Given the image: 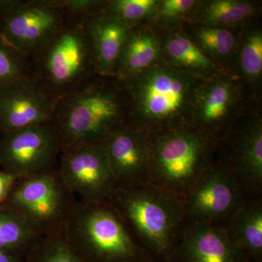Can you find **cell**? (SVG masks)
Segmentation results:
<instances>
[{"instance_id": "cell-14", "label": "cell", "mask_w": 262, "mask_h": 262, "mask_svg": "<svg viewBox=\"0 0 262 262\" xmlns=\"http://www.w3.org/2000/svg\"><path fill=\"white\" fill-rule=\"evenodd\" d=\"M174 262H252L229 239L225 227L186 222Z\"/></svg>"}, {"instance_id": "cell-6", "label": "cell", "mask_w": 262, "mask_h": 262, "mask_svg": "<svg viewBox=\"0 0 262 262\" xmlns=\"http://www.w3.org/2000/svg\"><path fill=\"white\" fill-rule=\"evenodd\" d=\"M121 80L128 98L129 126L151 136L170 130L169 124L187 106L191 94L189 78L173 70H145Z\"/></svg>"}, {"instance_id": "cell-13", "label": "cell", "mask_w": 262, "mask_h": 262, "mask_svg": "<svg viewBox=\"0 0 262 262\" xmlns=\"http://www.w3.org/2000/svg\"><path fill=\"white\" fill-rule=\"evenodd\" d=\"M101 146L117 187L150 182L151 140L145 133L128 125L122 127L108 136Z\"/></svg>"}, {"instance_id": "cell-15", "label": "cell", "mask_w": 262, "mask_h": 262, "mask_svg": "<svg viewBox=\"0 0 262 262\" xmlns=\"http://www.w3.org/2000/svg\"><path fill=\"white\" fill-rule=\"evenodd\" d=\"M225 160L220 161L234 176L246 198L262 196V127L253 122L234 133Z\"/></svg>"}, {"instance_id": "cell-33", "label": "cell", "mask_w": 262, "mask_h": 262, "mask_svg": "<svg viewBox=\"0 0 262 262\" xmlns=\"http://www.w3.org/2000/svg\"><path fill=\"white\" fill-rule=\"evenodd\" d=\"M0 134H3V127H2L1 120H0Z\"/></svg>"}, {"instance_id": "cell-2", "label": "cell", "mask_w": 262, "mask_h": 262, "mask_svg": "<svg viewBox=\"0 0 262 262\" xmlns=\"http://www.w3.org/2000/svg\"><path fill=\"white\" fill-rule=\"evenodd\" d=\"M153 262H174L186 225L182 202L151 183L118 187L108 202Z\"/></svg>"}, {"instance_id": "cell-10", "label": "cell", "mask_w": 262, "mask_h": 262, "mask_svg": "<svg viewBox=\"0 0 262 262\" xmlns=\"http://www.w3.org/2000/svg\"><path fill=\"white\" fill-rule=\"evenodd\" d=\"M67 18L60 0H15L0 19V36L31 58Z\"/></svg>"}, {"instance_id": "cell-1", "label": "cell", "mask_w": 262, "mask_h": 262, "mask_svg": "<svg viewBox=\"0 0 262 262\" xmlns=\"http://www.w3.org/2000/svg\"><path fill=\"white\" fill-rule=\"evenodd\" d=\"M110 77L96 75L58 99L51 122L61 136L63 147L101 145L117 129L128 125V98L123 82L112 83Z\"/></svg>"}, {"instance_id": "cell-28", "label": "cell", "mask_w": 262, "mask_h": 262, "mask_svg": "<svg viewBox=\"0 0 262 262\" xmlns=\"http://www.w3.org/2000/svg\"><path fill=\"white\" fill-rule=\"evenodd\" d=\"M60 3L67 17L82 18L103 13L106 5L98 0H60Z\"/></svg>"}, {"instance_id": "cell-31", "label": "cell", "mask_w": 262, "mask_h": 262, "mask_svg": "<svg viewBox=\"0 0 262 262\" xmlns=\"http://www.w3.org/2000/svg\"><path fill=\"white\" fill-rule=\"evenodd\" d=\"M0 262H26L25 258L0 251Z\"/></svg>"}, {"instance_id": "cell-7", "label": "cell", "mask_w": 262, "mask_h": 262, "mask_svg": "<svg viewBox=\"0 0 262 262\" xmlns=\"http://www.w3.org/2000/svg\"><path fill=\"white\" fill-rule=\"evenodd\" d=\"M77 198L56 168L15 181L5 206L9 207L41 237L61 235Z\"/></svg>"}, {"instance_id": "cell-4", "label": "cell", "mask_w": 262, "mask_h": 262, "mask_svg": "<svg viewBox=\"0 0 262 262\" xmlns=\"http://www.w3.org/2000/svg\"><path fill=\"white\" fill-rule=\"evenodd\" d=\"M86 18L67 17L46 46L29 58L33 78L57 98L98 75Z\"/></svg>"}, {"instance_id": "cell-18", "label": "cell", "mask_w": 262, "mask_h": 262, "mask_svg": "<svg viewBox=\"0 0 262 262\" xmlns=\"http://www.w3.org/2000/svg\"><path fill=\"white\" fill-rule=\"evenodd\" d=\"M233 98V88L230 82L218 80L208 84L196 100L194 129L214 139L213 136L222 128L228 116Z\"/></svg>"}, {"instance_id": "cell-20", "label": "cell", "mask_w": 262, "mask_h": 262, "mask_svg": "<svg viewBox=\"0 0 262 262\" xmlns=\"http://www.w3.org/2000/svg\"><path fill=\"white\" fill-rule=\"evenodd\" d=\"M41 237L16 212L0 205V251L25 258Z\"/></svg>"}, {"instance_id": "cell-32", "label": "cell", "mask_w": 262, "mask_h": 262, "mask_svg": "<svg viewBox=\"0 0 262 262\" xmlns=\"http://www.w3.org/2000/svg\"><path fill=\"white\" fill-rule=\"evenodd\" d=\"M15 0H0V19L10 9Z\"/></svg>"}, {"instance_id": "cell-27", "label": "cell", "mask_w": 262, "mask_h": 262, "mask_svg": "<svg viewBox=\"0 0 262 262\" xmlns=\"http://www.w3.org/2000/svg\"><path fill=\"white\" fill-rule=\"evenodd\" d=\"M241 64L245 75L257 78L262 71V36L259 32L250 34L243 46Z\"/></svg>"}, {"instance_id": "cell-30", "label": "cell", "mask_w": 262, "mask_h": 262, "mask_svg": "<svg viewBox=\"0 0 262 262\" xmlns=\"http://www.w3.org/2000/svg\"><path fill=\"white\" fill-rule=\"evenodd\" d=\"M16 180L11 174L0 169V205L4 204L8 199Z\"/></svg>"}, {"instance_id": "cell-5", "label": "cell", "mask_w": 262, "mask_h": 262, "mask_svg": "<svg viewBox=\"0 0 262 262\" xmlns=\"http://www.w3.org/2000/svg\"><path fill=\"white\" fill-rule=\"evenodd\" d=\"M150 183L182 201L211 163L215 141L195 129H173L150 136Z\"/></svg>"}, {"instance_id": "cell-11", "label": "cell", "mask_w": 262, "mask_h": 262, "mask_svg": "<svg viewBox=\"0 0 262 262\" xmlns=\"http://www.w3.org/2000/svg\"><path fill=\"white\" fill-rule=\"evenodd\" d=\"M56 169L78 201L108 203L118 187L101 145L63 146Z\"/></svg>"}, {"instance_id": "cell-8", "label": "cell", "mask_w": 262, "mask_h": 262, "mask_svg": "<svg viewBox=\"0 0 262 262\" xmlns=\"http://www.w3.org/2000/svg\"><path fill=\"white\" fill-rule=\"evenodd\" d=\"M246 199L234 176L220 161H214L182 200L186 222L226 227Z\"/></svg>"}, {"instance_id": "cell-16", "label": "cell", "mask_w": 262, "mask_h": 262, "mask_svg": "<svg viewBox=\"0 0 262 262\" xmlns=\"http://www.w3.org/2000/svg\"><path fill=\"white\" fill-rule=\"evenodd\" d=\"M98 74L114 76L131 27L120 19L103 13L86 18Z\"/></svg>"}, {"instance_id": "cell-21", "label": "cell", "mask_w": 262, "mask_h": 262, "mask_svg": "<svg viewBox=\"0 0 262 262\" xmlns=\"http://www.w3.org/2000/svg\"><path fill=\"white\" fill-rule=\"evenodd\" d=\"M252 5L246 2L216 0L205 7L201 22L208 27H224L243 21L252 14Z\"/></svg>"}, {"instance_id": "cell-29", "label": "cell", "mask_w": 262, "mask_h": 262, "mask_svg": "<svg viewBox=\"0 0 262 262\" xmlns=\"http://www.w3.org/2000/svg\"><path fill=\"white\" fill-rule=\"evenodd\" d=\"M195 3L194 0H166L160 8V15L167 18H177L192 9Z\"/></svg>"}, {"instance_id": "cell-19", "label": "cell", "mask_w": 262, "mask_h": 262, "mask_svg": "<svg viewBox=\"0 0 262 262\" xmlns=\"http://www.w3.org/2000/svg\"><path fill=\"white\" fill-rule=\"evenodd\" d=\"M159 51L156 38L144 32L130 29L116 67L115 77L120 80L130 77L146 70Z\"/></svg>"}, {"instance_id": "cell-3", "label": "cell", "mask_w": 262, "mask_h": 262, "mask_svg": "<svg viewBox=\"0 0 262 262\" xmlns=\"http://www.w3.org/2000/svg\"><path fill=\"white\" fill-rule=\"evenodd\" d=\"M61 236L82 262H153L108 202H77Z\"/></svg>"}, {"instance_id": "cell-25", "label": "cell", "mask_w": 262, "mask_h": 262, "mask_svg": "<svg viewBox=\"0 0 262 262\" xmlns=\"http://www.w3.org/2000/svg\"><path fill=\"white\" fill-rule=\"evenodd\" d=\"M156 3L155 0H117L106 3L103 13L120 19L132 28L133 24L149 14Z\"/></svg>"}, {"instance_id": "cell-9", "label": "cell", "mask_w": 262, "mask_h": 262, "mask_svg": "<svg viewBox=\"0 0 262 262\" xmlns=\"http://www.w3.org/2000/svg\"><path fill=\"white\" fill-rule=\"evenodd\" d=\"M62 148L51 122L7 131L0 141V169L16 179L49 171L56 168Z\"/></svg>"}, {"instance_id": "cell-22", "label": "cell", "mask_w": 262, "mask_h": 262, "mask_svg": "<svg viewBox=\"0 0 262 262\" xmlns=\"http://www.w3.org/2000/svg\"><path fill=\"white\" fill-rule=\"evenodd\" d=\"M29 77H32L30 58L0 36V88Z\"/></svg>"}, {"instance_id": "cell-24", "label": "cell", "mask_w": 262, "mask_h": 262, "mask_svg": "<svg viewBox=\"0 0 262 262\" xmlns=\"http://www.w3.org/2000/svg\"><path fill=\"white\" fill-rule=\"evenodd\" d=\"M169 57L177 64L193 70H206L211 68L208 57L187 38L177 36L169 39L166 44Z\"/></svg>"}, {"instance_id": "cell-17", "label": "cell", "mask_w": 262, "mask_h": 262, "mask_svg": "<svg viewBox=\"0 0 262 262\" xmlns=\"http://www.w3.org/2000/svg\"><path fill=\"white\" fill-rule=\"evenodd\" d=\"M226 230L252 262H262V196L247 198Z\"/></svg>"}, {"instance_id": "cell-23", "label": "cell", "mask_w": 262, "mask_h": 262, "mask_svg": "<svg viewBox=\"0 0 262 262\" xmlns=\"http://www.w3.org/2000/svg\"><path fill=\"white\" fill-rule=\"evenodd\" d=\"M25 260L26 262H82L61 235L41 237Z\"/></svg>"}, {"instance_id": "cell-26", "label": "cell", "mask_w": 262, "mask_h": 262, "mask_svg": "<svg viewBox=\"0 0 262 262\" xmlns=\"http://www.w3.org/2000/svg\"><path fill=\"white\" fill-rule=\"evenodd\" d=\"M198 37L202 46L215 56H227L234 48V35L227 29L220 27L201 29Z\"/></svg>"}, {"instance_id": "cell-12", "label": "cell", "mask_w": 262, "mask_h": 262, "mask_svg": "<svg viewBox=\"0 0 262 262\" xmlns=\"http://www.w3.org/2000/svg\"><path fill=\"white\" fill-rule=\"evenodd\" d=\"M59 98L32 77L0 88V120L3 133L51 121Z\"/></svg>"}]
</instances>
